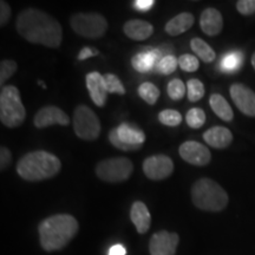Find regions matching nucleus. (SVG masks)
<instances>
[{"label":"nucleus","mask_w":255,"mask_h":255,"mask_svg":"<svg viewBox=\"0 0 255 255\" xmlns=\"http://www.w3.org/2000/svg\"><path fill=\"white\" fill-rule=\"evenodd\" d=\"M15 27L19 36L31 44L57 49L63 40L62 25L56 18L38 8H25L18 14Z\"/></svg>","instance_id":"f257e3e1"},{"label":"nucleus","mask_w":255,"mask_h":255,"mask_svg":"<svg viewBox=\"0 0 255 255\" xmlns=\"http://www.w3.org/2000/svg\"><path fill=\"white\" fill-rule=\"evenodd\" d=\"M78 221L70 214L49 216L39 223L40 246L46 252L63 250L78 233Z\"/></svg>","instance_id":"f03ea898"},{"label":"nucleus","mask_w":255,"mask_h":255,"mask_svg":"<svg viewBox=\"0 0 255 255\" xmlns=\"http://www.w3.org/2000/svg\"><path fill=\"white\" fill-rule=\"evenodd\" d=\"M62 169L56 155L44 150L31 151L17 162V173L25 181L38 182L55 177Z\"/></svg>","instance_id":"7ed1b4c3"},{"label":"nucleus","mask_w":255,"mask_h":255,"mask_svg":"<svg viewBox=\"0 0 255 255\" xmlns=\"http://www.w3.org/2000/svg\"><path fill=\"white\" fill-rule=\"evenodd\" d=\"M190 196L194 206L205 212H222L229 202L227 191L208 177L200 178L193 184Z\"/></svg>","instance_id":"20e7f679"},{"label":"nucleus","mask_w":255,"mask_h":255,"mask_svg":"<svg viewBox=\"0 0 255 255\" xmlns=\"http://www.w3.org/2000/svg\"><path fill=\"white\" fill-rule=\"evenodd\" d=\"M26 119V110L20 92L14 85H5L0 92V121L6 128L20 127Z\"/></svg>","instance_id":"39448f33"},{"label":"nucleus","mask_w":255,"mask_h":255,"mask_svg":"<svg viewBox=\"0 0 255 255\" xmlns=\"http://www.w3.org/2000/svg\"><path fill=\"white\" fill-rule=\"evenodd\" d=\"M133 171V164L127 157H110L98 162L96 175L107 183H121L129 180Z\"/></svg>","instance_id":"423d86ee"},{"label":"nucleus","mask_w":255,"mask_h":255,"mask_svg":"<svg viewBox=\"0 0 255 255\" xmlns=\"http://www.w3.org/2000/svg\"><path fill=\"white\" fill-rule=\"evenodd\" d=\"M70 26L79 36L98 39L107 33L109 24L100 13H76L70 18Z\"/></svg>","instance_id":"0eeeda50"},{"label":"nucleus","mask_w":255,"mask_h":255,"mask_svg":"<svg viewBox=\"0 0 255 255\" xmlns=\"http://www.w3.org/2000/svg\"><path fill=\"white\" fill-rule=\"evenodd\" d=\"M72 126L78 138L84 141H95L100 137L101 122L94 110L87 105H78L72 117Z\"/></svg>","instance_id":"6e6552de"},{"label":"nucleus","mask_w":255,"mask_h":255,"mask_svg":"<svg viewBox=\"0 0 255 255\" xmlns=\"http://www.w3.org/2000/svg\"><path fill=\"white\" fill-rule=\"evenodd\" d=\"M109 141L115 148L122 151H136L145 142V133L138 127L122 123L109 132Z\"/></svg>","instance_id":"1a4fd4ad"},{"label":"nucleus","mask_w":255,"mask_h":255,"mask_svg":"<svg viewBox=\"0 0 255 255\" xmlns=\"http://www.w3.org/2000/svg\"><path fill=\"white\" fill-rule=\"evenodd\" d=\"M143 173L149 180L161 181L174 173V162L167 155H152L143 162Z\"/></svg>","instance_id":"9d476101"},{"label":"nucleus","mask_w":255,"mask_h":255,"mask_svg":"<svg viewBox=\"0 0 255 255\" xmlns=\"http://www.w3.org/2000/svg\"><path fill=\"white\" fill-rule=\"evenodd\" d=\"M178 154L187 163L196 167H205L212 161V154L207 146L196 141H187L178 148Z\"/></svg>","instance_id":"9b49d317"},{"label":"nucleus","mask_w":255,"mask_h":255,"mask_svg":"<svg viewBox=\"0 0 255 255\" xmlns=\"http://www.w3.org/2000/svg\"><path fill=\"white\" fill-rule=\"evenodd\" d=\"M180 242V237L176 233L159 231L155 233L149 241L150 255H175Z\"/></svg>","instance_id":"f8f14e48"},{"label":"nucleus","mask_w":255,"mask_h":255,"mask_svg":"<svg viewBox=\"0 0 255 255\" xmlns=\"http://www.w3.org/2000/svg\"><path fill=\"white\" fill-rule=\"evenodd\" d=\"M229 94L237 108L246 116L255 117V92L241 83H234L229 88Z\"/></svg>","instance_id":"ddd939ff"},{"label":"nucleus","mask_w":255,"mask_h":255,"mask_svg":"<svg viewBox=\"0 0 255 255\" xmlns=\"http://www.w3.org/2000/svg\"><path fill=\"white\" fill-rule=\"evenodd\" d=\"M33 124L37 129H44L55 124L66 127L70 124V117L60 108L55 105H46L38 110L33 119Z\"/></svg>","instance_id":"4468645a"},{"label":"nucleus","mask_w":255,"mask_h":255,"mask_svg":"<svg viewBox=\"0 0 255 255\" xmlns=\"http://www.w3.org/2000/svg\"><path fill=\"white\" fill-rule=\"evenodd\" d=\"M87 88L92 102L98 108H103L107 103L108 94H109L104 81V76H102L97 71L89 72L87 75Z\"/></svg>","instance_id":"2eb2a0df"},{"label":"nucleus","mask_w":255,"mask_h":255,"mask_svg":"<svg viewBox=\"0 0 255 255\" xmlns=\"http://www.w3.org/2000/svg\"><path fill=\"white\" fill-rule=\"evenodd\" d=\"M200 27L203 33L209 37H215L221 33L223 28V18L216 8L208 7L201 13Z\"/></svg>","instance_id":"dca6fc26"},{"label":"nucleus","mask_w":255,"mask_h":255,"mask_svg":"<svg viewBox=\"0 0 255 255\" xmlns=\"http://www.w3.org/2000/svg\"><path fill=\"white\" fill-rule=\"evenodd\" d=\"M202 137L207 144L215 149H226L233 142V133L231 130L228 128L219 126L206 130Z\"/></svg>","instance_id":"f3484780"},{"label":"nucleus","mask_w":255,"mask_h":255,"mask_svg":"<svg viewBox=\"0 0 255 255\" xmlns=\"http://www.w3.org/2000/svg\"><path fill=\"white\" fill-rule=\"evenodd\" d=\"M124 34L132 40L142 41L146 40L154 33V26L149 21L141 20V19H131L128 20L123 26Z\"/></svg>","instance_id":"a211bd4d"},{"label":"nucleus","mask_w":255,"mask_h":255,"mask_svg":"<svg viewBox=\"0 0 255 255\" xmlns=\"http://www.w3.org/2000/svg\"><path fill=\"white\" fill-rule=\"evenodd\" d=\"M130 219L135 225L137 233L139 234H145L150 229L151 215L149 213L148 207L142 201H136L132 203L131 208H130Z\"/></svg>","instance_id":"6ab92c4d"},{"label":"nucleus","mask_w":255,"mask_h":255,"mask_svg":"<svg viewBox=\"0 0 255 255\" xmlns=\"http://www.w3.org/2000/svg\"><path fill=\"white\" fill-rule=\"evenodd\" d=\"M161 52L157 50L144 51V52L137 53L131 60L132 68L141 73H146L151 71L154 68H157V64L161 60Z\"/></svg>","instance_id":"aec40b11"},{"label":"nucleus","mask_w":255,"mask_h":255,"mask_svg":"<svg viewBox=\"0 0 255 255\" xmlns=\"http://www.w3.org/2000/svg\"><path fill=\"white\" fill-rule=\"evenodd\" d=\"M194 15L190 12H182V13L175 15L170 20L165 24L164 30L169 36L175 37L180 36V34L184 33V32L189 30V28L194 25Z\"/></svg>","instance_id":"412c9836"},{"label":"nucleus","mask_w":255,"mask_h":255,"mask_svg":"<svg viewBox=\"0 0 255 255\" xmlns=\"http://www.w3.org/2000/svg\"><path fill=\"white\" fill-rule=\"evenodd\" d=\"M209 105L216 116L225 122H232L234 119V113H233L231 105H229L227 100L220 94H213L210 96Z\"/></svg>","instance_id":"4be33fe9"},{"label":"nucleus","mask_w":255,"mask_h":255,"mask_svg":"<svg viewBox=\"0 0 255 255\" xmlns=\"http://www.w3.org/2000/svg\"><path fill=\"white\" fill-rule=\"evenodd\" d=\"M190 47L193 52H195V55L205 63H212L215 60V51L201 38H193L190 40Z\"/></svg>","instance_id":"5701e85b"},{"label":"nucleus","mask_w":255,"mask_h":255,"mask_svg":"<svg viewBox=\"0 0 255 255\" xmlns=\"http://www.w3.org/2000/svg\"><path fill=\"white\" fill-rule=\"evenodd\" d=\"M244 65V55L239 51L226 53L221 59V69L225 72H237Z\"/></svg>","instance_id":"b1692460"},{"label":"nucleus","mask_w":255,"mask_h":255,"mask_svg":"<svg viewBox=\"0 0 255 255\" xmlns=\"http://www.w3.org/2000/svg\"><path fill=\"white\" fill-rule=\"evenodd\" d=\"M137 91H138L139 97H141L142 100L149 105L156 104V102H157V100L159 98V95H161L159 89L150 82L142 83V84L138 87V90Z\"/></svg>","instance_id":"393cba45"},{"label":"nucleus","mask_w":255,"mask_h":255,"mask_svg":"<svg viewBox=\"0 0 255 255\" xmlns=\"http://www.w3.org/2000/svg\"><path fill=\"white\" fill-rule=\"evenodd\" d=\"M187 96L189 102H199L205 96V85L200 79L193 78L187 82Z\"/></svg>","instance_id":"a878e982"},{"label":"nucleus","mask_w":255,"mask_h":255,"mask_svg":"<svg viewBox=\"0 0 255 255\" xmlns=\"http://www.w3.org/2000/svg\"><path fill=\"white\" fill-rule=\"evenodd\" d=\"M186 122L191 129H200L206 123V113L201 108H193L186 115Z\"/></svg>","instance_id":"bb28decb"},{"label":"nucleus","mask_w":255,"mask_h":255,"mask_svg":"<svg viewBox=\"0 0 255 255\" xmlns=\"http://www.w3.org/2000/svg\"><path fill=\"white\" fill-rule=\"evenodd\" d=\"M158 121L165 127L174 128L182 123V115L174 109H165L158 114Z\"/></svg>","instance_id":"cd10ccee"},{"label":"nucleus","mask_w":255,"mask_h":255,"mask_svg":"<svg viewBox=\"0 0 255 255\" xmlns=\"http://www.w3.org/2000/svg\"><path fill=\"white\" fill-rule=\"evenodd\" d=\"M167 92L169 97H170L173 101L182 100L184 95H186V87H184V83L178 78L171 79V81L168 83Z\"/></svg>","instance_id":"c85d7f7f"},{"label":"nucleus","mask_w":255,"mask_h":255,"mask_svg":"<svg viewBox=\"0 0 255 255\" xmlns=\"http://www.w3.org/2000/svg\"><path fill=\"white\" fill-rule=\"evenodd\" d=\"M104 81L109 94L126 95V88H124L121 79L116 75H114V73H105Z\"/></svg>","instance_id":"c756f323"},{"label":"nucleus","mask_w":255,"mask_h":255,"mask_svg":"<svg viewBox=\"0 0 255 255\" xmlns=\"http://www.w3.org/2000/svg\"><path fill=\"white\" fill-rule=\"evenodd\" d=\"M18 65L14 60L4 59L0 63V84L4 88V83L12 77L17 71Z\"/></svg>","instance_id":"7c9ffc66"},{"label":"nucleus","mask_w":255,"mask_h":255,"mask_svg":"<svg viewBox=\"0 0 255 255\" xmlns=\"http://www.w3.org/2000/svg\"><path fill=\"white\" fill-rule=\"evenodd\" d=\"M178 64V59H176V57L173 55H167L164 57H162V59L159 60V63L157 64V68L156 70L162 75H170L173 73L175 70L177 68Z\"/></svg>","instance_id":"2f4dec72"},{"label":"nucleus","mask_w":255,"mask_h":255,"mask_svg":"<svg viewBox=\"0 0 255 255\" xmlns=\"http://www.w3.org/2000/svg\"><path fill=\"white\" fill-rule=\"evenodd\" d=\"M178 65L183 71L195 72L200 68V62L195 56L186 53V55H182L178 58Z\"/></svg>","instance_id":"473e14b6"},{"label":"nucleus","mask_w":255,"mask_h":255,"mask_svg":"<svg viewBox=\"0 0 255 255\" xmlns=\"http://www.w3.org/2000/svg\"><path fill=\"white\" fill-rule=\"evenodd\" d=\"M237 9L242 15L255 13V0H239L237 2Z\"/></svg>","instance_id":"72a5a7b5"},{"label":"nucleus","mask_w":255,"mask_h":255,"mask_svg":"<svg viewBox=\"0 0 255 255\" xmlns=\"http://www.w3.org/2000/svg\"><path fill=\"white\" fill-rule=\"evenodd\" d=\"M12 163V154L6 146H1L0 148V169L1 171H4L5 169L9 167V164Z\"/></svg>","instance_id":"f704fd0d"},{"label":"nucleus","mask_w":255,"mask_h":255,"mask_svg":"<svg viewBox=\"0 0 255 255\" xmlns=\"http://www.w3.org/2000/svg\"><path fill=\"white\" fill-rule=\"evenodd\" d=\"M11 18V7L7 2L1 0L0 1V26H5Z\"/></svg>","instance_id":"c9c22d12"},{"label":"nucleus","mask_w":255,"mask_h":255,"mask_svg":"<svg viewBox=\"0 0 255 255\" xmlns=\"http://www.w3.org/2000/svg\"><path fill=\"white\" fill-rule=\"evenodd\" d=\"M133 5H135V8L138 9V11L146 12L155 5V1L154 0H136Z\"/></svg>","instance_id":"e433bc0d"},{"label":"nucleus","mask_w":255,"mask_h":255,"mask_svg":"<svg viewBox=\"0 0 255 255\" xmlns=\"http://www.w3.org/2000/svg\"><path fill=\"white\" fill-rule=\"evenodd\" d=\"M97 55H98L97 50L90 49V47H84V49H82L81 51H79L78 59L79 60H85V59L90 58V57H94V56H97Z\"/></svg>","instance_id":"4c0bfd02"},{"label":"nucleus","mask_w":255,"mask_h":255,"mask_svg":"<svg viewBox=\"0 0 255 255\" xmlns=\"http://www.w3.org/2000/svg\"><path fill=\"white\" fill-rule=\"evenodd\" d=\"M126 254H127L126 247L121 244L114 245V246L109 250V253H108V255H126Z\"/></svg>","instance_id":"58836bf2"},{"label":"nucleus","mask_w":255,"mask_h":255,"mask_svg":"<svg viewBox=\"0 0 255 255\" xmlns=\"http://www.w3.org/2000/svg\"><path fill=\"white\" fill-rule=\"evenodd\" d=\"M252 65H253V68L255 70V52L253 53V56H252Z\"/></svg>","instance_id":"ea45409f"}]
</instances>
